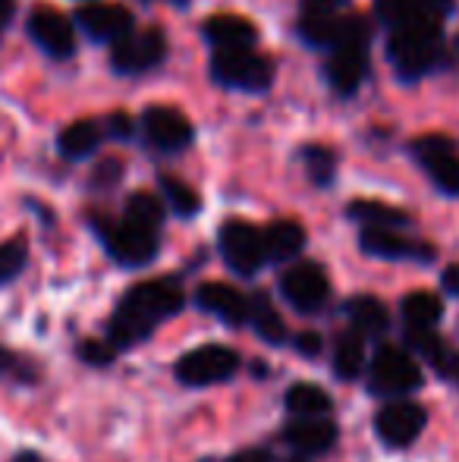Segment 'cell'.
Returning <instances> with one entry per match:
<instances>
[{"label": "cell", "mask_w": 459, "mask_h": 462, "mask_svg": "<svg viewBox=\"0 0 459 462\" xmlns=\"http://www.w3.org/2000/svg\"><path fill=\"white\" fill-rule=\"evenodd\" d=\"M186 292L179 280L154 277L145 283H135L126 296L116 302L111 321H107V340L116 349H133L154 334L167 318L183 311Z\"/></svg>", "instance_id": "6da1fadb"}, {"label": "cell", "mask_w": 459, "mask_h": 462, "mask_svg": "<svg viewBox=\"0 0 459 462\" xmlns=\"http://www.w3.org/2000/svg\"><path fill=\"white\" fill-rule=\"evenodd\" d=\"M372 69V23L346 13L337 38L325 48V79L340 97H353L365 86Z\"/></svg>", "instance_id": "7a4b0ae2"}, {"label": "cell", "mask_w": 459, "mask_h": 462, "mask_svg": "<svg viewBox=\"0 0 459 462\" xmlns=\"http://www.w3.org/2000/svg\"><path fill=\"white\" fill-rule=\"evenodd\" d=\"M387 60L393 73L403 82H418L428 73L444 67L447 60V42H444V23H412L390 29L387 35Z\"/></svg>", "instance_id": "3957f363"}, {"label": "cell", "mask_w": 459, "mask_h": 462, "mask_svg": "<svg viewBox=\"0 0 459 462\" xmlns=\"http://www.w3.org/2000/svg\"><path fill=\"white\" fill-rule=\"evenodd\" d=\"M211 79L221 88L262 95L274 86V63L255 48H227L211 54Z\"/></svg>", "instance_id": "277c9868"}, {"label": "cell", "mask_w": 459, "mask_h": 462, "mask_svg": "<svg viewBox=\"0 0 459 462\" xmlns=\"http://www.w3.org/2000/svg\"><path fill=\"white\" fill-rule=\"evenodd\" d=\"M95 233L105 243L107 255L114 258L123 268H145L158 258V230L151 226H142L135 220L123 217V220H98Z\"/></svg>", "instance_id": "5b68a950"}, {"label": "cell", "mask_w": 459, "mask_h": 462, "mask_svg": "<svg viewBox=\"0 0 459 462\" xmlns=\"http://www.w3.org/2000/svg\"><path fill=\"white\" fill-rule=\"evenodd\" d=\"M164 60H167V35L158 25L133 29L116 44H111V69L116 76H126V79L151 73Z\"/></svg>", "instance_id": "8992f818"}, {"label": "cell", "mask_w": 459, "mask_h": 462, "mask_svg": "<svg viewBox=\"0 0 459 462\" xmlns=\"http://www.w3.org/2000/svg\"><path fill=\"white\" fill-rule=\"evenodd\" d=\"M139 133L142 142L161 154H179L196 142V129H192L189 116L170 104H151L142 110Z\"/></svg>", "instance_id": "52a82bcc"}, {"label": "cell", "mask_w": 459, "mask_h": 462, "mask_svg": "<svg viewBox=\"0 0 459 462\" xmlns=\"http://www.w3.org/2000/svg\"><path fill=\"white\" fill-rule=\"evenodd\" d=\"M217 249L227 268L239 277H255L268 262L264 252V233L245 220H227L217 233Z\"/></svg>", "instance_id": "ba28073f"}, {"label": "cell", "mask_w": 459, "mask_h": 462, "mask_svg": "<svg viewBox=\"0 0 459 462\" xmlns=\"http://www.w3.org/2000/svg\"><path fill=\"white\" fill-rule=\"evenodd\" d=\"M409 152L418 161V167L428 173L431 183L441 189L444 195L459 199V148L454 139L437 133L418 135V139H412Z\"/></svg>", "instance_id": "9c48e42d"}, {"label": "cell", "mask_w": 459, "mask_h": 462, "mask_svg": "<svg viewBox=\"0 0 459 462\" xmlns=\"http://www.w3.org/2000/svg\"><path fill=\"white\" fill-rule=\"evenodd\" d=\"M422 383V368L409 353L397 346H381L368 368V387L378 396H403Z\"/></svg>", "instance_id": "30bf717a"}, {"label": "cell", "mask_w": 459, "mask_h": 462, "mask_svg": "<svg viewBox=\"0 0 459 462\" xmlns=\"http://www.w3.org/2000/svg\"><path fill=\"white\" fill-rule=\"evenodd\" d=\"M236 371H239V356L230 346H221V343L198 346L177 362V377L183 383H189V387H211V383L230 381Z\"/></svg>", "instance_id": "8fae6325"}, {"label": "cell", "mask_w": 459, "mask_h": 462, "mask_svg": "<svg viewBox=\"0 0 459 462\" xmlns=\"http://www.w3.org/2000/svg\"><path fill=\"white\" fill-rule=\"evenodd\" d=\"M29 38L50 57V60H69L76 54V23L67 19L54 6H35L25 23Z\"/></svg>", "instance_id": "7c38bea8"}, {"label": "cell", "mask_w": 459, "mask_h": 462, "mask_svg": "<svg viewBox=\"0 0 459 462\" xmlns=\"http://www.w3.org/2000/svg\"><path fill=\"white\" fill-rule=\"evenodd\" d=\"M280 292L296 311L302 315H315L327 305L331 299V280L325 268L315 262H299L280 277Z\"/></svg>", "instance_id": "4fadbf2b"}, {"label": "cell", "mask_w": 459, "mask_h": 462, "mask_svg": "<svg viewBox=\"0 0 459 462\" xmlns=\"http://www.w3.org/2000/svg\"><path fill=\"white\" fill-rule=\"evenodd\" d=\"M73 23L88 42L98 44H116L123 35L135 29L133 10L123 4H111V0H95V4L79 6Z\"/></svg>", "instance_id": "5bb4252c"}, {"label": "cell", "mask_w": 459, "mask_h": 462, "mask_svg": "<svg viewBox=\"0 0 459 462\" xmlns=\"http://www.w3.org/2000/svg\"><path fill=\"white\" fill-rule=\"evenodd\" d=\"M349 0H299V23L296 35L315 51H325L337 38L346 19Z\"/></svg>", "instance_id": "9a60e30c"}, {"label": "cell", "mask_w": 459, "mask_h": 462, "mask_svg": "<svg viewBox=\"0 0 459 462\" xmlns=\"http://www.w3.org/2000/svg\"><path fill=\"white\" fill-rule=\"evenodd\" d=\"M425 421L428 419H425V409L418 402L397 400V402H387L378 412L374 431H378V438L387 447H409L425 431Z\"/></svg>", "instance_id": "2e32d148"}, {"label": "cell", "mask_w": 459, "mask_h": 462, "mask_svg": "<svg viewBox=\"0 0 459 462\" xmlns=\"http://www.w3.org/2000/svg\"><path fill=\"white\" fill-rule=\"evenodd\" d=\"M359 245L365 255L384 258V262H431L435 258L431 245L399 236L390 226H365L359 236Z\"/></svg>", "instance_id": "e0dca14e"}, {"label": "cell", "mask_w": 459, "mask_h": 462, "mask_svg": "<svg viewBox=\"0 0 459 462\" xmlns=\"http://www.w3.org/2000/svg\"><path fill=\"white\" fill-rule=\"evenodd\" d=\"M454 0H374V16L387 32L412 23H444Z\"/></svg>", "instance_id": "ac0fdd59"}, {"label": "cell", "mask_w": 459, "mask_h": 462, "mask_svg": "<svg viewBox=\"0 0 459 462\" xmlns=\"http://www.w3.org/2000/svg\"><path fill=\"white\" fill-rule=\"evenodd\" d=\"M283 440L293 447L299 457H321L337 444V425L325 415H296L287 428H283Z\"/></svg>", "instance_id": "d6986e66"}, {"label": "cell", "mask_w": 459, "mask_h": 462, "mask_svg": "<svg viewBox=\"0 0 459 462\" xmlns=\"http://www.w3.org/2000/svg\"><path fill=\"white\" fill-rule=\"evenodd\" d=\"M196 305L202 311H208V315L221 318L230 328H239V324L249 321V299L230 283H217V280L202 283L196 290Z\"/></svg>", "instance_id": "ffe728a7"}, {"label": "cell", "mask_w": 459, "mask_h": 462, "mask_svg": "<svg viewBox=\"0 0 459 462\" xmlns=\"http://www.w3.org/2000/svg\"><path fill=\"white\" fill-rule=\"evenodd\" d=\"M205 42L211 44V51H227V48H255L258 44V29L243 16H230V13H221V16L205 19L202 25Z\"/></svg>", "instance_id": "44dd1931"}, {"label": "cell", "mask_w": 459, "mask_h": 462, "mask_svg": "<svg viewBox=\"0 0 459 462\" xmlns=\"http://www.w3.org/2000/svg\"><path fill=\"white\" fill-rule=\"evenodd\" d=\"M105 139V120H76L63 126V133L57 135V152H60L63 161H86L98 152Z\"/></svg>", "instance_id": "7402d4cb"}, {"label": "cell", "mask_w": 459, "mask_h": 462, "mask_svg": "<svg viewBox=\"0 0 459 462\" xmlns=\"http://www.w3.org/2000/svg\"><path fill=\"white\" fill-rule=\"evenodd\" d=\"M264 252H268V262L283 264L299 258V252L306 249V230L296 220H274V224L264 226Z\"/></svg>", "instance_id": "603a6c76"}, {"label": "cell", "mask_w": 459, "mask_h": 462, "mask_svg": "<svg viewBox=\"0 0 459 462\" xmlns=\"http://www.w3.org/2000/svg\"><path fill=\"white\" fill-rule=\"evenodd\" d=\"M249 324L262 340L274 343V346H280V343L287 340V324H283L280 311L274 309L268 292L249 296Z\"/></svg>", "instance_id": "cb8c5ba5"}, {"label": "cell", "mask_w": 459, "mask_h": 462, "mask_svg": "<svg viewBox=\"0 0 459 462\" xmlns=\"http://www.w3.org/2000/svg\"><path fill=\"white\" fill-rule=\"evenodd\" d=\"M346 318H349V328L359 330L362 337H378L387 330L390 318H387L384 302H378L374 296H355L346 302Z\"/></svg>", "instance_id": "d4e9b609"}, {"label": "cell", "mask_w": 459, "mask_h": 462, "mask_svg": "<svg viewBox=\"0 0 459 462\" xmlns=\"http://www.w3.org/2000/svg\"><path fill=\"white\" fill-rule=\"evenodd\" d=\"M399 311H403V321L409 330H435L437 321H441L444 315V302L435 296V292H409V296L403 299V305H399Z\"/></svg>", "instance_id": "484cf974"}, {"label": "cell", "mask_w": 459, "mask_h": 462, "mask_svg": "<svg viewBox=\"0 0 459 462\" xmlns=\"http://www.w3.org/2000/svg\"><path fill=\"white\" fill-rule=\"evenodd\" d=\"M362 368H365V337L359 330H346L337 337V346H334V371L344 381H353L362 374Z\"/></svg>", "instance_id": "4316f807"}, {"label": "cell", "mask_w": 459, "mask_h": 462, "mask_svg": "<svg viewBox=\"0 0 459 462\" xmlns=\"http://www.w3.org/2000/svg\"><path fill=\"white\" fill-rule=\"evenodd\" d=\"M346 214L353 220H359V224L365 226H390V230H399V226H409V214L399 211V208L393 205H384V201H353V205L346 208Z\"/></svg>", "instance_id": "83f0119b"}, {"label": "cell", "mask_w": 459, "mask_h": 462, "mask_svg": "<svg viewBox=\"0 0 459 462\" xmlns=\"http://www.w3.org/2000/svg\"><path fill=\"white\" fill-rule=\"evenodd\" d=\"M283 402H287L289 415H299V419H306V415H327L334 406L327 390L318 387V383H293L287 390V396H283Z\"/></svg>", "instance_id": "f1b7e54d"}, {"label": "cell", "mask_w": 459, "mask_h": 462, "mask_svg": "<svg viewBox=\"0 0 459 462\" xmlns=\"http://www.w3.org/2000/svg\"><path fill=\"white\" fill-rule=\"evenodd\" d=\"M161 192H164V205L170 208L177 217H196L198 208H202V199L192 186H186L179 177H161Z\"/></svg>", "instance_id": "f546056e"}, {"label": "cell", "mask_w": 459, "mask_h": 462, "mask_svg": "<svg viewBox=\"0 0 459 462\" xmlns=\"http://www.w3.org/2000/svg\"><path fill=\"white\" fill-rule=\"evenodd\" d=\"M302 164H306V173L315 186H331L334 177H337V154L325 145H306L299 152Z\"/></svg>", "instance_id": "4dcf8cb0"}, {"label": "cell", "mask_w": 459, "mask_h": 462, "mask_svg": "<svg viewBox=\"0 0 459 462\" xmlns=\"http://www.w3.org/2000/svg\"><path fill=\"white\" fill-rule=\"evenodd\" d=\"M123 217L135 220L142 226H151V230H161V224H164V201L154 199L151 192H133L126 199Z\"/></svg>", "instance_id": "1f68e13d"}, {"label": "cell", "mask_w": 459, "mask_h": 462, "mask_svg": "<svg viewBox=\"0 0 459 462\" xmlns=\"http://www.w3.org/2000/svg\"><path fill=\"white\" fill-rule=\"evenodd\" d=\"M25 262H29V243H25V236L6 239L0 245V286L13 283V280L23 274Z\"/></svg>", "instance_id": "d6a6232c"}, {"label": "cell", "mask_w": 459, "mask_h": 462, "mask_svg": "<svg viewBox=\"0 0 459 462\" xmlns=\"http://www.w3.org/2000/svg\"><path fill=\"white\" fill-rule=\"evenodd\" d=\"M79 359L86 362V365H95V368H105L111 365L116 359V346L111 340H82L79 343Z\"/></svg>", "instance_id": "836d02e7"}, {"label": "cell", "mask_w": 459, "mask_h": 462, "mask_svg": "<svg viewBox=\"0 0 459 462\" xmlns=\"http://www.w3.org/2000/svg\"><path fill=\"white\" fill-rule=\"evenodd\" d=\"M105 133H107V139H129V135L135 133V126H133V120H129V114L114 110V114L105 116Z\"/></svg>", "instance_id": "e575fe53"}, {"label": "cell", "mask_w": 459, "mask_h": 462, "mask_svg": "<svg viewBox=\"0 0 459 462\" xmlns=\"http://www.w3.org/2000/svg\"><path fill=\"white\" fill-rule=\"evenodd\" d=\"M296 349H299L302 356H308V359H312V356L321 353V337L312 334V330H308V334H299V337H296Z\"/></svg>", "instance_id": "d590c367"}, {"label": "cell", "mask_w": 459, "mask_h": 462, "mask_svg": "<svg viewBox=\"0 0 459 462\" xmlns=\"http://www.w3.org/2000/svg\"><path fill=\"white\" fill-rule=\"evenodd\" d=\"M116 177H120V164H116V161H105V164H101L98 171H95V183L111 186Z\"/></svg>", "instance_id": "8d00e7d4"}, {"label": "cell", "mask_w": 459, "mask_h": 462, "mask_svg": "<svg viewBox=\"0 0 459 462\" xmlns=\"http://www.w3.org/2000/svg\"><path fill=\"white\" fill-rule=\"evenodd\" d=\"M6 374H16L23 377V365H19V359L13 353H6V349H0V377Z\"/></svg>", "instance_id": "74e56055"}, {"label": "cell", "mask_w": 459, "mask_h": 462, "mask_svg": "<svg viewBox=\"0 0 459 462\" xmlns=\"http://www.w3.org/2000/svg\"><path fill=\"white\" fill-rule=\"evenodd\" d=\"M227 462H274V457H271V450H243V453H233V457Z\"/></svg>", "instance_id": "f35d334b"}, {"label": "cell", "mask_w": 459, "mask_h": 462, "mask_svg": "<svg viewBox=\"0 0 459 462\" xmlns=\"http://www.w3.org/2000/svg\"><path fill=\"white\" fill-rule=\"evenodd\" d=\"M13 16H16V0H0V32L13 23Z\"/></svg>", "instance_id": "ab89813d"}, {"label": "cell", "mask_w": 459, "mask_h": 462, "mask_svg": "<svg viewBox=\"0 0 459 462\" xmlns=\"http://www.w3.org/2000/svg\"><path fill=\"white\" fill-rule=\"evenodd\" d=\"M444 286H447V290L454 292V296H459V264H456V268H450L447 274H444Z\"/></svg>", "instance_id": "60d3db41"}, {"label": "cell", "mask_w": 459, "mask_h": 462, "mask_svg": "<svg viewBox=\"0 0 459 462\" xmlns=\"http://www.w3.org/2000/svg\"><path fill=\"white\" fill-rule=\"evenodd\" d=\"M142 4H167V6H179V10H183V6H189V0H142Z\"/></svg>", "instance_id": "b9f144b4"}, {"label": "cell", "mask_w": 459, "mask_h": 462, "mask_svg": "<svg viewBox=\"0 0 459 462\" xmlns=\"http://www.w3.org/2000/svg\"><path fill=\"white\" fill-rule=\"evenodd\" d=\"M13 462H44V459H41V457H38V453L25 450V453H19V457H16V459H13Z\"/></svg>", "instance_id": "7bdbcfd3"}, {"label": "cell", "mask_w": 459, "mask_h": 462, "mask_svg": "<svg viewBox=\"0 0 459 462\" xmlns=\"http://www.w3.org/2000/svg\"><path fill=\"white\" fill-rule=\"evenodd\" d=\"M289 462H306V459H289Z\"/></svg>", "instance_id": "ee69618b"}, {"label": "cell", "mask_w": 459, "mask_h": 462, "mask_svg": "<svg viewBox=\"0 0 459 462\" xmlns=\"http://www.w3.org/2000/svg\"><path fill=\"white\" fill-rule=\"evenodd\" d=\"M456 51H459V42H456Z\"/></svg>", "instance_id": "f6af8a7d"}]
</instances>
